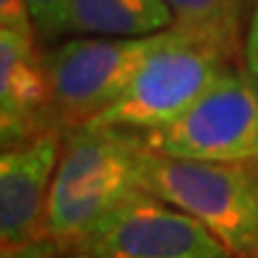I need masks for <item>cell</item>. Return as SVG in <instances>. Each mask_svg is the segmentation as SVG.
<instances>
[{"label":"cell","mask_w":258,"mask_h":258,"mask_svg":"<svg viewBox=\"0 0 258 258\" xmlns=\"http://www.w3.org/2000/svg\"><path fill=\"white\" fill-rule=\"evenodd\" d=\"M244 43L213 34L170 27L139 67L117 103L86 127L148 134L179 120L232 67H239Z\"/></svg>","instance_id":"cell-1"},{"label":"cell","mask_w":258,"mask_h":258,"mask_svg":"<svg viewBox=\"0 0 258 258\" xmlns=\"http://www.w3.org/2000/svg\"><path fill=\"white\" fill-rule=\"evenodd\" d=\"M141 148V137L122 129L64 132L48 201V232L64 253H72L86 232L139 189Z\"/></svg>","instance_id":"cell-2"},{"label":"cell","mask_w":258,"mask_h":258,"mask_svg":"<svg viewBox=\"0 0 258 258\" xmlns=\"http://www.w3.org/2000/svg\"><path fill=\"white\" fill-rule=\"evenodd\" d=\"M139 189L201 222L234 258H258V163H206L141 148Z\"/></svg>","instance_id":"cell-3"},{"label":"cell","mask_w":258,"mask_h":258,"mask_svg":"<svg viewBox=\"0 0 258 258\" xmlns=\"http://www.w3.org/2000/svg\"><path fill=\"white\" fill-rule=\"evenodd\" d=\"M160 36L163 31L144 38L77 36L46 53L60 129L86 127L120 101Z\"/></svg>","instance_id":"cell-4"},{"label":"cell","mask_w":258,"mask_h":258,"mask_svg":"<svg viewBox=\"0 0 258 258\" xmlns=\"http://www.w3.org/2000/svg\"><path fill=\"white\" fill-rule=\"evenodd\" d=\"M139 137L170 158L258 163V93L244 67H232L179 120Z\"/></svg>","instance_id":"cell-5"},{"label":"cell","mask_w":258,"mask_h":258,"mask_svg":"<svg viewBox=\"0 0 258 258\" xmlns=\"http://www.w3.org/2000/svg\"><path fill=\"white\" fill-rule=\"evenodd\" d=\"M72 253L91 258H234L191 215L137 189Z\"/></svg>","instance_id":"cell-6"},{"label":"cell","mask_w":258,"mask_h":258,"mask_svg":"<svg viewBox=\"0 0 258 258\" xmlns=\"http://www.w3.org/2000/svg\"><path fill=\"white\" fill-rule=\"evenodd\" d=\"M64 132L53 129L0 156V241L3 258L67 256L48 232V201Z\"/></svg>","instance_id":"cell-7"},{"label":"cell","mask_w":258,"mask_h":258,"mask_svg":"<svg viewBox=\"0 0 258 258\" xmlns=\"http://www.w3.org/2000/svg\"><path fill=\"white\" fill-rule=\"evenodd\" d=\"M60 129L46 53L34 31L0 29V134L3 151ZM62 132V129H60Z\"/></svg>","instance_id":"cell-8"},{"label":"cell","mask_w":258,"mask_h":258,"mask_svg":"<svg viewBox=\"0 0 258 258\" xmlns=\"http://www.w3.org/2000/svg\"><path fill=\"white\" fill-rule=\"evenodd\" d=\"M175 24L165 0H67L64 34L144 38Z\"/></svg>","instance_id":"cell-9"},{"label":"cell","mask_w":258,"mask_h":258,"mask_svg":"<svg viewBox=\"0 0 258 258\" xmlns=\"http://www.w3.org/2000/svg\"><path fill=\"white\" fill-rule=\"evenodd\" d=\"M165 3L175 19L172 27L244 43L241 36L244 0H165Z\"/></svg>","instance_id":"cell-10"},{"label":"cell","mask_w":258,"mask_h":258,"mask_svg":"<svg viewBox=\"0 0 258 258\" xmlns=\"http://www.w3.org/2000/svg\"><path fill=\"white\" fill-rule=\"evenodd\" d=\"M34 27L41 38H60L64 36V10L67 0H29Z\"/></svg>","instance_id":"cell-11"},{"label":"cell","mask_w":258,"mask_h":258,"mask_svg":"<svg viewBox=\"0 0 258 258\" xmlns=\"http://www.w3.org/2000/svg\"><path fill=\"white\" fill-rule=\"evenodd\" d=\"M241 67L258 93V0L251 10L246 34H244V50H241Z\"/></svg>","instance_id":"cell-12"},{"label":"cell","mask_w":258,"mask_h":258,"mask_svg":"<svg viewBox=\"0 0 258 258\" xmlns=\"http://www.w3.org/2000/svg\"><path fill=\"white\" fill-rule=\"evenodd\" d=\"M0 29L12 31H36L29 0H0Z\"/></svg>","instance_id":"cell-13"},{"label":"cell","mask_w":258,"mask_h":258,"mask_svg":"<svg viewBox=\"0 0 258 258\" xmlns=\"http://www.w3.org/2000/svg\"><path fill=\"white\" fill-rule=\"evenodd\" d=\"M62 258H91V256H84V253H67V256Z\"/></svg>","instance_id":"cell-14"}]
</instances>
